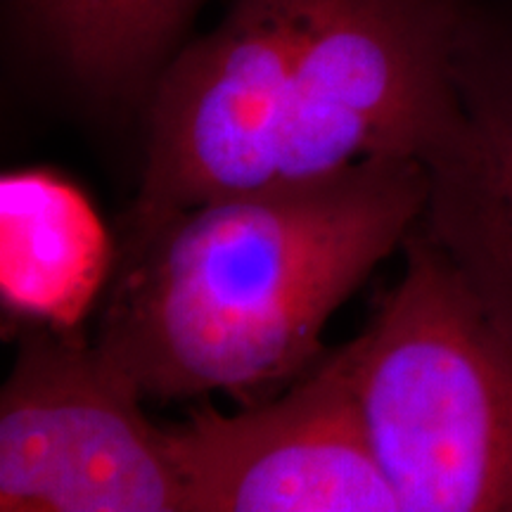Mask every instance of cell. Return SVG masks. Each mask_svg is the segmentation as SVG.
<instances>
[{
  "mask_svg": "<svg viewBox=\"0 0 512 512\" xmlns=\"http://www.w3.org/2000/svg\"><path fill=\"white\" fill-rule=\"evenodd\" d=\"M475 0H235L150 88L145 178L174 204L425 159L458 114Z\"/></svg>",
  "mask_w": 512,
  "mask_h": 512,
  "instance_id": "obj_1",
  "label": "cell"
},
{
  "mask_svg": "<svg viewBox=\"0 0 512 512\" xmlns=\"http://www.w3.org/2000/svg\"><path fill=\"white\" fill-rule=\"evenodd\" d=\"M354 347L370 446L399 512H512V342L415 223Z\"/></svg>",
  "mask_w": 512,
  "mask_h": 512,
  "instance_id": "obj_3",
  "label": "cell"
},
{
  "mask_svg": "<svg viewBox=\"0 0 512 512\" xmlns=\"http://www.w3.org/2000/svg\"><path fill=\"white\" fill-rule=\"evenodd\" d=\"M110 268V233L72 181L50 169L0 178V299L8 316L74 332Z\"/></svg>",
  "mask_w": 512,
  "mask_h": 512,
  "instance_id": "obj_7",
  "label": "cell"
},
{
  "mask_svg": "<svg viewBox=\"0 0 512 512\" xmlns=\"http://www.w3.org/2000/svg\"><path fill=\"white\" fill-rule=\"evenodd\" d=\"M420 159L235 192L128 235L98 351L143 399L249 396L297 375L332 313L425 211Z\"/></svg>",
  "mask_w": 512,
  "mask_h": 512,
  "instance_id": "obj_2",
  "label": "cell"
},
{
  "mask_svg": "<svg viewBox=\"0 0 512 512\" xmlns=\"http://www.w3.org/2000/svg\"><path fill=\"white\" fill-rule=\"evenodd\" d=\"M456 81V121L422 159L418 223L512 342V15L472 3Z\"/></svg>",
  "mask_w": 512,
  "mask_h": 512,
  "instance_id": "obj_6",
  "label": "cell"
},
{
  "mask_svg": "<svg viewBox=\"0 0 512 512\" xmlns=\"http://www.w3.org/2000/svg\"><path fill=\"white\" fill-rule=\"evenodd\" d=\"M98 347L24 332L0 392L3 512H183L164 430Z\"/></svg>",
  "mask_w": 512,
  "mask_h": 512,
  "instance_id": "obj_4",
  "label": "cell"
},
{
  "mask_svg": "<svg viewBox=\"0 0 512 512\" xmlns=\"http://www.w3.org/2000/svg\"><path fill=\"white\" fill-rule=\"evenodd\" d=\"M164 444L183 512H399L358 406L351 344L278 399L200 408Z\"/></svg>",
  "mask_w": 512,
  "mask_h": 512,
  "instance_id": "obj_5",
  "label": "cell"
},
{
  "mask_svg": "<svg viewBox=\"0 0 512 512\" xmlns=\"http://www.w3.org/2000/svg\"><path fill=\"white\" fill-rule=\"evenodd\" d=\"M197 0H12L57 69L98 100L150 93Z\"/></svg>",
  "mask_w": 512,
  "mask_h": 512,
  "instance_id": "obj_8",
  "label": "cell"
}]
</instances>
